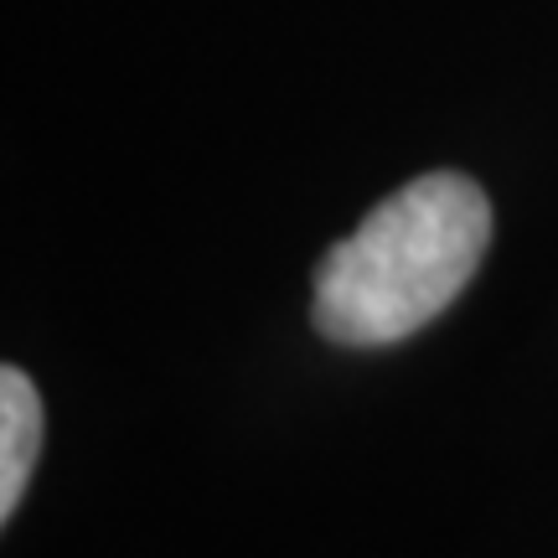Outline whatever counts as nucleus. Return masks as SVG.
<instances>
[{"label": "nucleus", "instance_id": "obj_1", "mask_svg": "<svg viewBox=\"0 0 558 558\" xmlns=\"http://www.w3.org/2000/svg\"><path fill=\"white\" fill-rule=\"evenodd\" d=\"M492 243V202L460 171L399 186L320 259L311 320L341 347H388L429 326L471 284Z\"/></svg>", "mask_w": 558, "mask_h": 558}, {"label": "nucleus", "instance_id": "obj_2", "mask_svg": "<svg viewBox=\"0 0 558 558\" xmlns=\"http://www.w3.org/2000/svg\"><path fill=\"white\" fill-rule=\"evenodd\" d=\"M41 456V399L21 367H0V518H16Z\"/></svg>", "mask_w": 558, "mask_h": 558}]
</instances>
